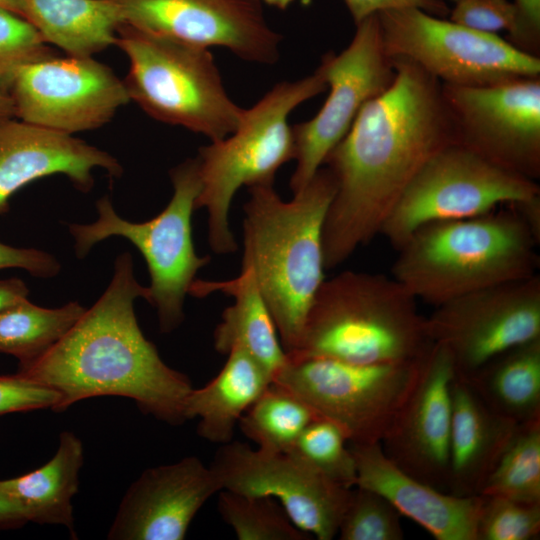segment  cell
I'll return each instance as SVG.
<instances>
[{
	"label": "cell",
	"instance_id": "1",
	"mask_svg": "<svg viewBox=\"0 0 540 540\" xmlns=\"http://www.w3.org/2000/svg\"><path fill=\"white\" fill-rule=\"evenodd\" d=\"M392 60V84L362 107L323 164L336 185L323 225L325 269L379 235L417 173L455 143L442 83L409 60Z\"/></svg>",
	"mask_w": 540,
	"mask_h": 540
},
{
	"label": "cell",
	"instance_id": "2",
	"mask_svg": "<svg viewBox=\"0 0 540 540\" xmlns=\"http://www.w3.org/2000/svg\"><path fill=\"white\" fill-rule=\"evenodd\" d=\"M147 295L135 278L132 256L118 255L112 280L95 304L43 355L19 364L17 372L59 394L56 412L88 398L120 396L157 420L184 423L193 386L162 360L141 331L134 303Z\"/></svg>",
	"mask_w": 540,
	"mask_h": 540
},
{
	"label": "cell",
	"instance_id": "3",
	"mask_svg": "<svg viewBox=\"0 0 540 540\" xmlns=\"http://www.w3.org/2000/svg\"><path fill=\"white\" fill-rule=\"evenodd\" d=\"M335 180L322 166L289 201L274 184L249 187L243 206L242 268H249L286 353L297 346L310 305L325 280L322 233Z\"/></svg>",
	"mask_w": 540,
	"mask_h": 540
},
{
	"label": "cell",
	"instance_id": "4",
	"mask_svg": "<svg viewBox=\"0 0 540 540\" xmlns=\"http://www.w3.org/2000/svg\"><path fill=\"white\" fill-rule=\"evenodd\" d=\"M539 241L509 210L417 228L397 249L391 276L434 307L494 285L537 274Z\"/></svg>",
	"mask_w": 540,
	"mask_h": 540
},
{
	"label": "cell",
	"instance_id": "5",
	"mask_svg": "<svg viewBox=\"0 0 540 540\" xmlns=\"http://www.w3.org/2000/svg\"><path fill=\"white\" fill-rule=\"evenodd\" d=\"M417 299L393 276L344 271L325 279L288 358L357 364L419 360L430 348Z\"/></svg>",
	"mask_w": 540,
	"mask_h": 540
},
{
	"label": "cell",
	"instance_id": "6",
	"mask_svg": "<svg viewBox=\"0 0 540 540\" xmlns=\"http://www.w3.org/2000/svg\"><path fill=\"white\" fill-rule=\"evenodd\" d=\"M327 89L320 64L314 73L273 86L251 108L244 109L238 127L227 137L199 148L201 183L196 209L208 213V241L216 254H232L237 243L229 214L242 187L274 184L276 172L295 159L290 113Z\"/></svg>",
	"mask_w": 540,
	"mask_h": 540
},
{
	"label": "cell",
	"instance_id": "7",
	"mask_svg": "<svg viewBox=\"0 0 540 540\" xmlns=\"http://www.w3.org/2000/svg\"><path fill=\"white\" fill-rule=\"evenodd\" d=\"M129 61L130 101L153 119L211 141L230 135L244 109L228 95L209 48L122 23L116 43Z\"/></svg>",
	"mask_w": 540,
	"mask_h": 540
},
{
	"label": "cell",
	"instance_id": "8",
	"mask_svg": "<svg viewBox=\"0 0 540 540\" xmlns=\"http://www.w3.org/2000/svg\"><path fill=\"white\" fill-rule=\"evenodd\" d=\"M171 200L154 218L130 222L120 217L108 197L96 202L98 218L89 224H69L78 257L112 236L129 240L143 255L150 285L147 301L155 307L163 333L175 330L184 320V300L198 271L210 262L198 256L192 239L191 218L200 193L197 158L186 159L170 171Z\"/></svg>",
	"mask_w": 540,
	"mask_h": 540
},
{
	"label": "cell",
	"instance_id": "9",
	"mask_svg": "<svg viewBox=\"0 0 540 540\" xmlns=\"http://www.w3.org/2000/svg\"><path fill=\"white\" fill-rule=\"evenodd\" d=\"M421 358L357 364L287 357L273 382L304 400L319 418L336 424L349 444L381 443L416 383Z\"/></svg>",
	"mask_w": 540,
	"mask_h": 540
},
{
	"label": "cell",
	"instance_id": "10",
	"mask_svg": "<svg viewBox=\"0 0 540 540\" xmlns=\"http://www.w3.org/2000/svg\"><path fill=\"white\" fill-rule=\"evenodd\" d=\"M377 16L387 54L415 63L442 84L476 87L540 77V57L497 34L475 31L414 7L388 9Z\"/></svg>",
	"mask_w": 540,
	"mask_h": 540
},
{
	"label": "cell",
	"instance_id": "11",
	"mask_svg": "<svg viewBox=\"0 0 540 540\" xmlns=\"http://www.w3.org/2000/svg\"><path fill=\"white\" fill-rule=\"evenodd\" d=\"M540 195L537 181L506 170L452 143L417 173L383 223L380 234L398 249L419 227L475 217Z\"/></svg>",
	"mask_w": 540,
	"mask_h": 540
},
{
	"label": "cell",
	"instance_id": "12",
	"mask_svg": "<svg viewBox=\"0 0 540 540\" xmlns=\"http://www.w3.org/2000/svg\"><path fill=\"white\" fill-rule=\"evenodd\" d=\"M320 64L328 97L314 117L292 125L296 160L290 178L293 193L309 183L362 107L383 93L396 75L382 41L377 14L356 24L350 44L339 54L326 53Z\"/></svg>",
	"mask_w": 540,
	"mask_h": 540
},
{
	"label": "cell",
	"instance_id": "13",
	"mask_svg": "<svg viewBox=\"0 0 540 540\" xmlns=\"http://www.w3.org/2000/svg\"><path fill=\"white\" fill-rule=\"evenodd\" d=\"M432 343L449 353L466 378L495 356L540 338V275L452 299L425 317Z\"/></svg>",
	"mask_w": 540,
	"mask_h": 540
},
{
	"label": "cell",
	"instance_id": "14",
	"mask_svg": "<svg viewBox=\"0 0 540 540\" xmlns=\"http://www.w3.org/2000/svg\"><path fill=\"white\" fill-rule=\"evenodd\" d=\"M442 88L455 143L513 173L540 178V77Z\"/></svg>",
	"mask_w": 540,
	"mask_h": 540
},
{
	"label": "cell",
	"instance_id": "15",
	"mask_svg": "<svg viewBox=\"0 0 540 540\" xmlns=\"http://www.w3.org/2000/svg\"><path fill=\"white\" fill-rule=\"evenodd\" d=\"M222 490L274 498L292 522L318 540L337 536L351 489L291 452H268L231 440L210 464Z\"/></svg>",
	"mask_w": 540,
	"mask_h": 540
},
{
	"label": "cell",
	"instance_id": "16",
	"mask_svg": "<svg viewBox=\"0 0 540 540\" xmlns=\"http://www.w3.org/2000/svg\"><path fill=\"white\" fill-rule=\"evenodd\" d=\"M9 91L19 120L71 135L103 126L130 101L124 81L93 57L27 63Z\"/></svg>",
	"mask_w": 540,
	"mask_h": 540
},
{
	"label": "cell",
	"instance_id": "17",
	"mask_svg": "<svg viewBox=\"0 0 540 540\" xmlns=\"http://www.w3.org/2000/svg\"><path fill=\"white\" fill-rule=\"evenodd\" d=\"M123 23L192 44L223 47L244 61L279 60L282 35L268 24L257 0H107Z\"/></svg>",
	"mask_w": 540,
	"mask_h": 540
},
{
	"label": "cell",
	"instance_id": "18",
	"mask_svg": "<svg viewBox=\"0 0 540 540\" xmlns=\"http://www.w3.org/2000/svg\"><path fill=\"white\" fill-rule=\"evenodd\" d=\"M455 369L447 350L432 343L416 383L381 442L385 455L412 477L447 492Z\"/></svg>",
	"mask_w": 540,
	"mask_h": 540
},
{
	"label": "cell",
	"instance_id": "19",
	"mask_svg": "<svg viewBox=\"0 0 540 540\" xmlns=\"http://www.w3.org/2000/svg\"><path fill=\"white\" fill-rule=\"evenodd\" d=\"M221 485L196 456L144 470L117 509L110 540H182L203 505Z\"/></svg>",
	"mask_w": 540,
	"mask_h": 540
},
{
	"label": "cell",
	"instance_id": "20",
	"mask_svg": "<svg viewBox=\"0 0 540 540\" xmlns=\"http://www.w3.org/2000/svg\"><path fill=\"white\" fill-rule=\"evenodd\" d=\"M95 169L110 177L123 173L115 157L71 134L14 118L0 123V214L9 210L18 190L42 177L62 174L76 189L88 192Z\"/></svg>",
	"mask_w": 540,
	"mask_h": 540
},
{
	"label": "cell",
	"instance_id": "21",
	"mask_svg": "<svg viewBox=\"0 0 540 540\" xmlns=\"http://www.w3.org/2000/svg\"><path fill=\"white\" fill-rule=\"evenodd\" d=\"M355 458V486L385 497L401 514L437 540H477L482 497L456 496L424 483L397 467L381 443L350 444Z\"/></svg>",
	"mask_w": 540,
	"mask_h": 540
},
{
	"label": "cell",
	"instance_id": "22",
	"mask_svg": "<svg viewBox=\"0 0 540 540\" xmlns=\"http://www.w3.org/2000/svg\"><path fill=\"white\" fill-rule=\"evenodd\" d=\"M447 492L478 496L517 423L489 409L471 385L455 375Z\"/></svg>",
	"mask_w": 540,
	"mask_h": 540
},
{
	"label": "cell",
	"instance_id": "23",
	"mask_svg": "<svg viewBox=\"0 0 540 540\" xmlns=\"http://www.w3.org/2000/svg\"><path fill=\"white\" fill-rule=\"evenodd\" d=\"M220 292L233 297L213 333L215 350L227 355L239 348L257 360L273 377L287 361L275 322L258 288L253 272L241 268L240 274L225 281L195 280L189 294L205 297Z\"/></svg>",
	"mask_w": 540,
	"mask_h": 540
},
{
	"label": "cell",
	"instance_id": "24",
	"mask_svg": "<svg viewBox=\"0 0 540 540\" xmlns=\"http://www.w3.org/2000/svg\"><path fill=\"white\" fill-rule=\"evenodd\" d=\"M272 381L271 374L251 355L232 349L212 380L203 387H193L185 401V419H199L197 433L203 439L228 443L241 417Z\"/></svg>",
	"mask_w": 540,
	"mask_h": 540
},
{
	"label": "cell",
	"instance_id": "25",
	"mask_svg": "<svg viewBox=\"0 0 540 540\" xmlns=\"http://www.w3.org/2000/svg\"><path fill=\"white\" fill-rule=\"evenodd\" d=\"M83 461L82 441L74 433L63 431L48 462L24 475L0 480V487L27 522L62 525L76 538L72 499L78 492Z\"/></svg>",
	"mask_w": 540,
	"mask_h": 540
},
{
	"label": "cell",
	"instance_id": "26",
	"mask_svg": "<svg viewBox=\"0 0 540 540\" xmlns=\"http://www.w3.org/2000/svg\"><path fill=\"white\" fill-rule=\"evenodd\" d=\"M27 20L46 43L75 57H93L115 45L124 22L107 0H27Z\"/></svg>",
	"mask_w": 540,
	"mask_h": 540
},
{
	"label": "cell",
	"instance_id": "27",
	"mask_svg": "<svg viewBox=\"0 0 540 540\" xmlns=\"http://www.w3.org/2000/svg\"><path fill=\"white\" fill-rule=\"evenodd\" d=\"M462 379L493 412L517 424L540 418V338L506 350Z\"/></svg>",
	"mask_w": 540,
	"mask_h": 540
},
{
	"label": "cell",
	"instance_id": "28",
	"mask_svg": "<svg viewBox=\"0 0 540 540\" xmlns=\"http://www.w3.org/2000/svg\"><path fill=\"white\" fill-rule=\"evenodd\" d=\"M78 302L44 308L25 298L0 312V353L19 364L30 362L57 343L84 313Z\"/></svg>",
	"mask_w": 540,
	"mask_h": 540
},
{
	"label": "cell",
	"instance_id": "29",
	"mask_svg": "<svg viewBox=\"0 0 540 540\" xmlns=\"http://www.w3.org/2000/svg\"><path fill=\"white\" fill-rule=\"evenodd\" d=\"M317 418L304 400L272 381L244 413L238 426L257 448L290 452L304 429Z\"/></svg>",
	"mask_w": 540,
	"mask_h": 540
},
{
	"label": "cell",
	"instance_id": "30",
	"mask_svg": "<svg viewBox=\"0 0 540 540\" xmlns=\"http://www.w3.org/2000/svg\"><path fill=\"white\" fill-rule=\"evenodd\" d=\"M480 495L540 504V418L517 424Z\"/></svg>",
	"mask_w": 540,
	"mask_h": 540
},
{
	"label": "cell",
	"instance_id": "31",
	"mask_svg": "<svg viewBox=\"0 0 540 540\" xmlns=\"http://www.w3.org/2000/svg\"><path fill=\"white\" fill-rule=\"evenodd\" d=\"M218 511L239 540H307L310 536L271 497L221 490Z\"/></svg>",
	"mask_w": 540,
	"mask_h": 540
},
{
	"label": "cell",
	"instance_id": "32",
	"mask_svg": "<svg viewBox=\"0 0 540 540\" xmlns=\"http://www.w3.org/2000/svg\"><path fill=\"white\" fill-rule=\"evenodd\" d=\"M338 484L353 488L357 470L349 441L333 422L317 418L301 433L290 451Z\"/></svg>",
	"mask_w": 540,
	"mask_h": 540
},
{
	"label": "cell",
	"instance_id": "33",
	"mask_svg": "<svg viewBox=\"0 0 540 540\" xmlns=\"http://www.w3.org/2000/svg\"><path fill=\"white\" fill-rule=\"evenodd\" d=\"M401 514L381 494L355 486L342 515L341 540H402Z\"/></svg>",
	"mask_w": 540,
	"mask_h": 540
},
{
	"label": "cell",
	"instance_id": "34",
	"mask_svg": "<svg viewBox=\"0 0 540 540\" xmlns=\"http://www.w3.org/2000/svg\"><path fill=\"white\" fill-rule=\"evenodd\" d=\"M477 540H531L540 534V504L481 495Z\"/></svg>",
	"mask_w": 540,
	"mask_h": 540
},
{
	"label": "cell",
	"instance_id": "35",
	"mask_svg": "<svg viewBox=\"0 0 540 540\" xmlns=\"http://www.w3.org/2000/svg\"><path fill=\"white\" fill-rule=\"evenodd\" d=\"M55 56L35 26L0 7V81L9 88L15 71L34 61Z\"/></svg>",
	"mask_w": 540,
	"mask_h": 540
},
{
	"label": "cell",
	"instance_id": "36",
	"mask_svg": "<svg viewBox=\"0 0 540 540\" xmlns=\"http://www.w3.org/2000/svg\"><path fill=\"white\" fill-rule=\"evenodd\" d=\"M450 9L449 20L469 29L497 34L506 30L510 35L517 22V10L509 0H457Z\"/></svg>",
	"mask_w": 540,
	"mask_h": 540
},
{
	"label": "cell",
	"instance_id": "37",
	"mask_svg": "<svg viewBox=\"0 0 540 540\" xmlns=\"http://www.w3.org/2000/svg\"><path fill=\"white\" fill-rule=\"evenodd\" d=\"M59 402V394L20 373L0 375V416L38 409L54 411Z\"/></svg>",
	"mask_w": 540,
	"mask_h": 540
},
{
	"label": "cell",
	"instance_id": "38",
	"mask_svg": "<svg viewBox=\"0 0 540 540\" xmlns=\"http://www.w3.org/2000/svg\"><path fill=\"white\" fill-rule=\"evenodd\" d=\"M19 268L38 278H51L60 263L51 254L35 248H19L0 242V270Z\"/></svg>",
	"mask_w": 540,
	"mask_h": 540
},
{
	"label": "cell",
	"instance_id": "39",
	"mask_svg": "<svg viewBox=\"0 0 540 540\" xmlns=\"http://www.w3.org/2000/svg\"><path fill=\"white\" fill-rule=\"evenodd\" d=\"M517 22L507 41L517 49L539 57L540 54V0H513Z\"/></svg>",
	"mask_w": 540,
	"mask_h": 540
},
{
	"label": "cell",
	"instance_id": "40",
	"mask_svg": "<svg viewBox=\"0 0 540 540\" xmlns=\"http://www.w3.org/2000/svg\"><path fill=\"white\" fill-rule=\"evenodd\" d=\"M355 23L381 11L396 8H419L437 17L446 18L450 12L446 0H343Z\"/></svg>",
	"mask_w": 540,
	"mask_h": 540
},
{
	"label": "cell",
	"instance_id": "41",
	"mask_svg": "<svg viewBox=\"0 0 540 540\" xmlns=\"http://www.w3.org/2000/svg\"><path fill=\"white\" fill-rule=\"evenodd\" d=\"M27 522L20 508L0 487V530H12L23 527Z\"/></svg>",
	"mask_w": 540,
	"mask_h": 540
},
{
	"label": "cell",
	"instance_id": "42",
	"mask_svg": "<svg viewBox=\"0 0 540 540\" xmlns=\"http://www.w3.org/2000/svg\"><path fill=\"white\" fill-rule=\"evenodd\" d=\"M540 242V195L509 204Z\"/></svg>",
	"mask_w": 540,
	"mask_h": 540
},
{
	"label": "cell",
	"instance_id": "43",
	"mask_svg": "<svg viewBox=\"0 0 540 540\" xmlns=\"http://www.w3.org/2000/svg\"><path fill=\"white\" fill-rule=\"evenodd\" d=\"M29 289L19 278L0 279V312L28 298Z\"/></svg>",
	"mask_w": 540,
	"mask_h": 540
},
{
	"label": "cell",
	"instance_id": "44",
	"mask_svg": "<svg viewBox=\"0 0 540 540\" xmlns=\"http://www.w3.org/2000/svg\"><path fill=\"white\" fill-rule=\"evenodd\" d=\"M15 117L14 104L9 88L0 81V123Z\"/></svg>",
	"mask_w": 540,
	"mask_h": 540
},
{
	"label": "cell",
	"instance_id": "45",
	"mask_svg": "<svg viewBox=\"0 0 540 540\" xmlns=\"http://www.w3.org/2000/svg\"><path fill=\"white\" fill-rule=\"evenodd\" d=\"M0 7L6 8L27 19V0H0Z\"/></svg>",
	"mask_w": 540,
	"mask_h": 540
},
{
	"label": "cell",
	"instance_id": "46",
	"mask_svg": "<svg viewBox=\"0 0 540 540\" xmlns=\"http://www.w3.org/2000/svg\"><path fill=\"white\" fill-rule=\"evenodd\" d=\"M258 2H264L267 5L276 7L280 10H286L295 0H257Z\"/></svg>",
	"mask_w": 540,
	"mask_h": 540
},
{
	"label": "cell",
	"instance_id": "47",
	"mask_svg": "<svg viewBox=\"0 0 540 540\" xmlns=\"http://www.w3.org/2000/svg\"><path fill=\"white\" fill-rule=\"evenodd\" d=\"M451 1L456 2L457 0H451Z\"/></svg>",
	"mask_w": 540,
	"mask_h": 540
}]
</instances>
